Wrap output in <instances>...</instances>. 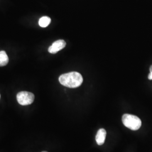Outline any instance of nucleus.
Wrapping results in <instances>:
<instances>
[{
  "instance_id": "f257e3e1",
  "label": "nucleus",
  "mask_w": 152,
  "mask_h": 152,
  "mask_svg": "<svg viewBox=\"0 0 152 152\" xmlns=\"http://www.w3.org/2000/svg\"><path fill=\"white\" fill-rule=\"evenodd\" d=\"M59 81L65 87L76 88L81 85L83 77L78 72H72L61 75L59 78Z\"/></svg>"
},
{
  "instance_id": "f03ea898",
  "label": "nucleus",
  "mask_w": 152,
  "mask_h": 152,
  "mask_svg": "<svg viewBox=\"0 0 152 152\" xmlns=\"http://www.w3.org/2000/svg\"><path fill=\"white\" fill-rule=\"evenodd\" d=\"M122 122L125 126L131 130H137L141 126V121L138 117L132 114L123 115Z\"/></svg>"
},
{
  "instance_id": "7ed1b4c3",
  "label": "nucleus",
  "mask_w": 152,
  "mask_h": 152,
  "mask_svg": "<svg viewBox=\"0 0 152 152\" xmlns=\"http://www.w3.org/2000/svg\"><path fill=\"white\" fill-rule=\"evenodd\" d=\"M17 101L22 105H28L33 103L34 100V95L32 92L21 91L16 95Z\"/></svg>"
},
{
  "instance_id": "20e7f679",
  "label": "nucleus",
  "mask_w": 152,
  "mask_h": 152,
  "mask_svg": "<svg viewBox=\"0 0 152 152\" xmlns=\"http://www.w3.org/2000/svg\"><path fill=\"white\" fill-rule=\"evenodd\" d=\"M66 46V42L63 39H59L54 42L48 49L49 53L51 54H56L61 50L64 49Z\"/></svg>"
},
{
  "instance_id": "39448f33",
  "label": "nucleus",
  "mask_w": 152,
  "mask_h": 152,
  "mask_svg": "<svg viewBox=\"0 0 152 152\" xmlns=\"http://www.w3.org/2000/svg\"><path fill=\"white\" fill-rule=\"evenodd\" d=\"M106 135L107 132L105 129H101L99 130L96 136V141L99 145H102L104 143Z\"/></svg>"
},
{
  "instance_id": "423d86ee",
  "label": "nucleus",
  "mask_w": 152,
  "mask_h": 152,
  "mask_svg": "<svg viewBox=\"0 0 152 152\" xmlns=\"http://www.w3.org/2000/svg\"><path fill=\"white\" fill-rule=\"evenodd\" d=\"M9 63V57L5 51H0V66H4Z\"/></svg>"
},
{
  "instance_id": "0eeeda50",
  "label": "nucleus",
  "mask_w": 152,
  "mask_h": 152,
  "mask_svg": "<svg viewBox=\"0 0 152 152\" xmlns=\"http://www.w3.org/2000/svg\"><path fill=\"white\" fill-rule=\"evenodd\" d=\"M51 23V19L48 16H43L39 20V25L40 27L45 28L48 27Z\"/></svg>"
},
{
  "instance_id": "6e6552de",
  "label": "nucleus",
  "mask_w": 152,
  "mask_h": 152,
  "mask_svg": "<svg viewBox=\"0 0 152 152\" xmlns=\"http://www.w3.org/2000/svg\"><path fill=\"white\" fill-rule=\"evenodd\" d=\"M148 79L149 80H152V65L150 67V73L148 75Z\"/></svg>"
},
{
  "instance_id": "1a4fd4ad",
  "label": "nucleus",
  "mask_w": 152,
  "mask_h": 152,
  "mask_svg": "<svg viewBox=\"0 0 152 152\" xmlns=\"http://www.w3.org/2000/svg\"><path fill=\"white\" fill-rule=\"evenodd\" d=\"M46 152V151H44V152Z\"/></svg>"
},
{
  "instance_id": "9d476101",
  "label": "nucleus",
  "mask_w": 152,
  "mask_h": 152,
  "mask_svg": "<svg viewBox=\"0 0 152 152\" xmlns=\"http://www.w3.org/2000/svg\"><path fill=\"white\" fill-rule=\"evenodd\" d=\"M0 98H1V95H0Z\"/></svg>"
}]
</instances>
